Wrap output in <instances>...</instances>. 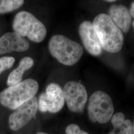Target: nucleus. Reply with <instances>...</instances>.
<instances>
[{"label":"nucleus","instance_id":"21","mask_svg":"<svg viewBox=\"0 0 134 134\" xmlns=\"http://www.w3.org/2000/svg\"><path fill=\"white\" fill-rule=\"evenodd\" d=\"M133 27H134V21L133 22Z\"/></svg>","mask_w":134,"mask_h":134},{"label":"nucleus","instance_id":"14","mask_svg":"<svg viewBox=\"0 0 134 134\" xmlns=\"http://www.w3.org/2000/svg\"><path fill=\"white\" fill-rule=\"evenodd\" d=\"M24 3L23 0H1L0 14L17 10L24 5Z\"/></svg>","mask_w":134,"mask_h":134},{"label":"nucleus","instance_id":"20","mask_svg":"<svg viewBox=\"0 0 134 134\" xmlns=\"http://www.w3.org/2000/svg\"><path fill=\"white\" fill-rule=\"evenodd\" d=\"M133 134H134V125H133Z\"/></svg>","mask_w":134,"mask_h":134},{"label":"nucleus","instance_id":"13","mask_svg":"<svg viewBox=\"0 0 134 134\" xmlns=\"http://www.w3.org/2000/svg\"><path fill=\"white\" fill-rule=\"evenodd\" d=\"M114 129L108 134H133V125L130 120H125L121 112L117 113L111 118Z\"/></svg>","mask_w":134,"mask_h":134},{"label":"nucleus","instance_id":"3","mask_svg":"<svg viewBox=\"0 0 134 134\" xmlns=\"http://www.w3.org/2000/svg\"><path fill=\"white\" fill-rule=\"evenodd\" d=\"M37 81L28 79L9 86L0 92V103L11 110H15L34 97L38 91Z\"/></svg>","mask_w":134,"mask_h":134},{"label":"nucleus","instance_id":"6","mask_svg":"<svg viewBox=\"0 0 134 134\" xmlns=\"http://www.w3.org/2000/svg\"><path fill=\"white\" fill-rule=\"evenodd\" d=\"M65 98L62 88L59 85L51 83L47 86L45 92L42 93L38 100V109L41 112L55 113L62 109Z\"/></svg>","mask_w":134,"mask_h":134},{"label":"nucleus","instance_id":"18","mask_svg":"<svg viewBox=\"0 0 134 134\" xmlns=\"http://www.w3.org/2000/svg\"><path fill=\"white\" fill-rule=\"evenodd\" d=\"M106 2H109V3H110V2H115V0H107V1H105Z\"/></svg>","mask_w":134,"mask_h":134},{"label":"nucleus","instance_id":"9","mask_svg":"<svg viewBox=\"0 0 134 134\" xmlns=\"http://www.w3.org/2000/svg\"><path fill=\"white\" fill-rule=\"evenodd\" d=\"M79 32L84 47L93 56H99L102 53V46L92 23L83 21L80 25Z\"/></svg>","mask_w":134,"mask_h":134},{"label":"nucleus","instance_id":"1","mask_svg":"<svg viewBox=\"0 0 134 134\" xmlns=\"http://www.w3.org/2000/svg\"><path fill=\"white\" fill-rule=\"evenodd\" d=\"M92 24L102 48L110 53H117L120 51L123 45V35L109 15L98 14Z\"/></svg>","mask_w":134,"mask_h":134},{"label":"nucleus","instance_id":"10","mask_svg":"<svg viewBox=\"0 0 134 134\" xmlns=\"http://www.w3.org/2000/svg\"><path fill=\"white\" fill-rule=\"evenodd\" d=\"M29 47L28 40L15 32L5 33L0 37V55L12 52H24Z\"/></svg>","mask_w":134,"mask_h":134},{"label":"nucleus","instance_id":"19","mask_svg":"<svg viewBox=\"0 0 134 134\" xmlns=\"http://www.w3.org/2000/svg\"><path fill=\"white\" fill-rule=\"evenodd\" d=\"M36 134H48L47 133H44V132H39L37 133Z\"/></svg>","mask_w":134,"mask_h":134},{"label":"nucleus","instance_id":"2","mask_svg":"<svg viewBox=\"0 0 134 134\" xmlns=\"http://www.w3.org/2000/svg\"><path fill=\"white\" fill-rule=\"evenodd\" d=\"M48 49L53 57L66 66L77 63L83 52L81 44L61 34L54 35L50 38Z\"/></svg>","mask_w":134,"mask_h":134},{"label":"nucleus","instance_id":"8","mask_svg":"<svg viewBox=\"0 0 134 134\" xmlns=\"http://www.w3.org/2000/svg\"><path fill=\"white\" fill-rule=\"evenodd\" d=\"M38 109V99L34 96L19 106L10 115L9 118L10 129L17 131L23 128L35 117Z\"/></svg>","mask_w":134,"mask_h":134},{"label":"nucleus","instance_id":"5","mask_svg":"<svg viewBox=\"0 0 134 134\" xmlns=\"http://www.w3.org/2000/svg\"><path fill=\"white\" fill-rule=\"evenodd\" d=\"M114 107L109 96L102 91H97L91 95L88 104V114L93 122L104 124L112 118Z\"/></svg>","mask_w":134,"mask_h":134},{"label":"nucleus","instance_id":"15","mask_svg":"<svg viewBox=\"0 0 134 134\" xmlns=\"http://www.w3.org/2000/svg\"><path fill=\"white\" fill-rule=\"evenodd\" d=\"M15 62V59L13 57L0 58V75L5 70L13 67Z\"/></svg>","mask_w":134,"mask_h":134},{"label":"nucleus","instance_id":"4","mask_svg":"<svg viewBox=\"0 0 134 134\" xmlns=\"http://www.w3.org/2000/svg\"><path fill=\"white\" fill-rule=\"evenodd\" d=\"M13 29L21 36L27 37L36 43L42 42L47 34L46 28L43 23L26 11H21L15 15Z\"/></svg>","mask_w":134,"mask_h":134},{"label":"nucleus","instance_id":"16","mask_svg":"<svg viewBox=\"0 0 134 134\" xmlns=\"http://www.w3.org/2000/svg\"><path fill=\"white\" fill-rule=\"evenodd\" d=\"M65 131L66 134H89L86 131L81 130L79 126L74 124L68 126Z\"/></svg>","mask_w":134,"mask_h":134},{"label":"nucleus","instance_id":"7","mask_svg":"<svg viewBox=\"0 0 134 134\" xmlns=\"http://www.w3.org/2000/svg\"><path fill=\"white\" fill-rule=\"evenodd\" d=\"M63 94L69 109L73 112H81L87 100L86 88L77 81L67 82L64 86Z\"/></svg>","mask_w":134,"mask_h":134},{"label":"nucleus","instance_id":"11","mask_svg":"<svg viewBox=\"0 0 134 134\" xmlns=\"http://www.w3.org/2000/svg\"><path fill=\"white\" fill-rule=\"evenodd\" d=\"M109 16L119 29L124 32L129 30L131 17L129 10L122 5H112L109 10Z\"/></svg>","mask_w":134,"mask_h":134},{"label":"nucleus","instance_id":"17","mask_svg":"<svg viewBox=\"0 0 134 134\" xmlns=\"http://www.w3.org/2000/svg\"><path fill=\"white\" fill-rule=\"evenodd\" d=\"M130 14L134 18V2L132 3L131 7L130 9Z\"/></svg>","mask_w":134,"mask_h":134},{"label":"nucleus","instance_id":"12","mask_svg":"<svg viewBox=\"0 0 134 134\" xmlns=\"http://www.w3.org/2000/svg\"><path fill=\"white\" fill-rule=\"evenodd\" d=\"M34 64V60L31 58L25 57L21 59L19 66L10 73L7 80V85L12 86L20 82L24 72L30 69Z\"/></svg>","mask_w":134,"mask_h":134}]
</instances>
